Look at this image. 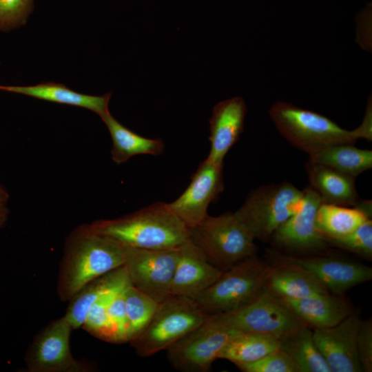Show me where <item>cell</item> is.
<instances>
[{"label": "cell", "mask_w": 372, "mask_h": 372, "mask_svg": "<svg viewBox=\"0 0 372 372\" xmlns=\"http://www.w3.org/2000/svg\"><path fill=\"white\" fill-rule=\"evenodd\" d=\"M124 262L125 247L90 224L79 225L65 241L56 282L59 299L69 301L85 285Z\"/></svg>", "instance_id": "6da1fadb"}, {"label": "cell", "mask_w": 372, "mask_h": 372, "mask_svg": "<svg viewBox=\"0 0 372 372\" xmlns=\"http://www.w3.org/2000/svg\"><path fill=\"white\" fill-rule=\"evenodd\" d=\"M96 232L121 245L145 249L177 248L189 239V230L169 209L156 202L130 214L90 224Z\"/></svg>", "instance_id": "7a4b0ae2"}, {"label": "cell", "mask_w": 372, "mask_h": 372, "mask_svg": "<svg viewBox=\"0 0 372 372\" xmlns=\"http://www.w3.org/2000/svg\"><path fill=\"white\" fill-rule=\"evenodd\" d=\"M269 113L280 134L308 154L327 145L354 144L359 138L365 139L360 126L345 130L322 114L290 103L276 102Z\"/></svg>", "instance_id": "3957f363"}, {"label": "cell", "mask_w": 372, "mask_h": 372, "mask_svg": "<svg viewBox=\"0 0 372 372\" xmlns=\"http://www.w3.org/2000/svg\"><path fill=\"white\" fill-rule=\"evenodd\" d=\"M188 230L189 240L223 271L256 254L255 238L234 212L208 215Z\"/></svg>", "instance_id": "277c9868"}, {"label": "cell", "mask_w": 372, "mask_h": 372, "mask_svg": "<svg viewBox=\"0 0 372 372\" xmlns=\"http://www.w3.org/2000/svg\"><path fill=\"white\" fill-rule=\"evenodd\" d=\"M207 316L194 300L170 295L158 302L147 326L130 343L139 356H151L167 350Z\"/></svg>", "instance_id": "5b68a950"}, {"label": "cell", "mask_w": 372, "mask_h": 372, "mask_svg": "<svg viewBox=\"0 0 372 372\" xmlns=\"http://www.w3.org/2000/svg\"><path fill=\"white\" fill-rule=\"evenodd\" d=\"M303 191L284 181L252 190L234 212L253 237L270 240L276 230L298 209Z\"/></svg>", "instance_id": "8992f818"}, {"label": "cell", "mask_w": 372, "mask_h": 372, "mask_svg": "<svg viewBox=\"0 0 372 372\" xmlns=\"http://www.w3.org/2000/svg\"><path fill=\"white\" fill-rule=\"evenodd\" d=\"M269 265L256 256L223 271L194 300L207 315L236 310L254 300L266 287Z\"/></svg>", "instance_id": "52a82bcc"}, {"label": "cell", "mask_w": 372, "mask_h": 372, "mask_svg": "<svg viewBox=\"0 0 372 372\" xmlns=\"http://www.w3.org/2000/svg\"><path fill=\"white\" fill-rule=\"evenodd\" d=\"M213 316L222 325L235 331L269 333L279 339L306 325L283 298L267 286L248 304Z\"/></svg>", "instance_id": "ba28073f"}, {"label": "cell", "mask_w": 372, "mask_h": 372, "mask_svg": "<svg viewBox=\"0 0 372 372\" xmlns=\"http://www.w3.org/2000/svg\"><path fill=\"white\" fill-rule=\"evenodd\" d=\"M238 333L208 315L203 322L166 350L167 360L181 371H209L224 346Z\"/></svg>", "instance_id": "9c48e42d"}, {"label": "cell", "mask_w": 372, "mask_h": 372, "mask_svg": "<svg viewBox=\"0 0 372 372\" xmlns=\"http://www.w3.org/2000/svg\"><path fill=\"white\" fill-rule=\"evenodd\" d=\"M72 328L65 316L51 321L34 337L25 362L29 372H87L92 367L76 360L70 346Z\"/></svg>", "instance_id": "30bf717a"}, {"label": "cell", "mask_w": 372, "mask_h": 372, "mask_svg": "<svg viewBox=\"0 0 372 372\" xmlns=\"http://www.w3.org/2000/svg\"><path fill=\"white\" fill-rule=\"evenodd\" d=\"M178 247L145 249L125 247V262L133 286L158 302L170 294Z\"/></svg>", "instance_id": "8fae6325"}, {"label": "cell", "mask_w": 372, "mask_h": 372, "mask_svg": "<svg viewBox=\"0 0 372 372\" xmlns=\"http://www.w3.org/2000/svg\"><path fill=\"white\" fill-rule=\"evenodd\" d=\"M302 191L303 197L298 209L276 230L270 239L275 247L291 254L320 252L329 246L316 225V213L322 200L309 185Z\"/></svg>", "instance_id": "7c38bea8"}, {"label": "cell", "mask_w": 372, "mask_h": 372, "mask_svg": "<svg viewBox=\"0 0 372 372\" xmlns=\"http://www.w3.org/2000/svg\"><path fill=\"white\" fill-rule=\"evenodd\" d=\"M223 166L207 158L193 174L183 193L167 203L169 209L188 228L201 223L207 216L208 207L223 191Z\"/></svg>", "instance_id": "4fadbf2b"}, {"label": "cell", "mask_w": 372, "mask_h": 372, "mask_svg": "<svg viewBox=\"0 0 372 372\" xmlns=\"http://www.w3.org/2000/svg\"><path fill=\"white\" fill-rule=\"evenodd\" d=\"M273 258L298 265L312 273L331 293L342 296L350 289L372 279V268L342 258L296 256L271 251Z\"/></svg>", "instance_id": "5bb4252c"}, {"label": "cell", "mask_w": 372, "mask_h": 372, "mask_svg": "<svg viewBox=\"0 0 372 372\" xmlns=\"http://www.w3.org/2000/svg\"><path fill=\"white\" fill-rule=\"evenodd\" d=\"M360 321L352 312L335 326L313 329L314 342L331 372H362L355 344Z\"/></svg>", "instance_id": "9a60e30c"}, {"label": "cell", "mask_w": 372, "mask_h": 372, "mask_svg": "<svg viewBox=\"0 0 372 372\" xmlns=\"http://www.w3.org/2000/svg\"><path fill=\"white\" fill-rule=\"evenodd\" d=\"M222 273L188 239L178 247L170 294L194 300L213 285Z\"/></svg>", "instance_id": "2e32d148"}, {"label": "cell", "mask_w": 372, "mask_h": 372, "mask_svg": "<svg viewBox=\"0 0 372 372\" xmlns=\"http://www.w3.org/2000/svg\"><path fill=\"white\" fill-rule=\"evenodd\" d=\"M247 110L246 103L240 96L225 99L214 107L209 118L211 146L207 160L223 165L226 154L243 131Z\"/></svg>", "instance_id": "e0dca14e"}, {"label": "cell", "mask_w": 372, "mask_h": 372, "mask_svg": "<svg viewBox=\"0 0 372 372\" xmlns=\"http://www.w3.org/2000/svg\"><path fill=\"white\" fill-rule=\"evenodd\" d=\"M276 263L269 265L266 286L282 298L300 299L330 293L323 283L303 267L273 258Z\"/></svg>", "instance_id": "ac0fdd59"}, {"label": "cell", "mask_w": 372, "mask_h": 372, "mask_svg": "<svg viewBox=\"0 0 372 372\" xmlns=\"http://www.w3.org/2000/svg\"><path fill=\"white\" fill-rule=\"evenodd\" d=\"M283 300L306 325L313 329L335 326L353 312L342 296L331 293Z\"/></svg>", "instance_id": "d6986e66"}, {"label": "cell", "mask_w": 372, "mask_h": 372, "mask_svg": "<svg viewBox=\"0 0 372 372\" xmlns=\"http://www.w3.org/2000/svg\"><path fill=\"white\" fill-rule=\"evenodd\" d=\"M305 169L309 186L320 196L322 203L355 207L360 201L355 178L309 161Z\"/></svg>", "instance_id": "ffe728a7"}, {"label": "cell", "mask_w": 372, "mask_h": 372, "mask_svg": "<svg viewBox=\"0 0 372 372\" xmlns=\"http://www.w3.org/2000/svg\"><path fill=\"white\" fill-rule=\"evenodd\" d=\"M131 284L124 265L118 267L85 285L70 300L65 317L72 329L81 327L92 305L102 296Z\"/></svg>", "instance_id": "44dd1931"}, {"label": "cell", "mask_w": 372, "mask_h": 372, "mask_svg": "<svg viewBox=\"0 0 372 372\" xmlns=\"http://www.w3.org/2000/svg\"><path fill=\"white\" fill-rule=\"evenodd\" d=\"M0 90L30 96L34 98L79 106L96 113L100 117L109 112L111 92L102 96L79 93L64 85L54 83H40L32 86H0Z\"/></svg>", "instance_id": "7402d4cb"}, {"label": "cell", "mask_w": 372, "mask_h": 372, "mask_svg": "<svg viewBox=\"0 0 372 372\" xmlns=\"http://www.w3.org/2000/svg\"><path fill=\"white\" fill-rule=\"evenodd\" d=\"M112 140L111 156L116 164H122L139 154L159 155L164 149L161 138H149L127 129L117 121L110 111L101 116Z\"/></svg>", "instance_id": "603a6c76"}, {"label": "cell", "mask_w": 372, "mask_h": 372, "mask_svg": "<svg viewBox=\"0 0 372 372\" xmlns=\"http://www.w3.org/2000/svg\"><path fill=\"white\" fill-rule=\"evenodd\" d=\"M309 161L355 178L372 167V151L353 144H333L309 154Z\"/></svg>", "instance_id": "cb8c5ba5"}, {"label": "cell", "mask_w": 372, "mask_h": 372, "mask_svg": "<svg viewBox=\"0 0 372 372\" xmlns=\"http://www.w3.org/2000/svg\"><path fill=\"white\" fill-rule=\"evenodd\" d=\"M280 349V339L271 334L258 332L239 333L220 351L218 358L235 365L251 362Z\"/></svg>", "instance_id": "d4e9b609"}, {"label": "cell", "mask_w": 372, "mask_h": 372, "mask_svg": "<svg viewBox=\"0 0 372 372\" xmlns=\"http://www.w3.org/2000/svg\"><path fill=\"white\" fill-rule=\"evenodd\" d=\"M280 348L292 358L300 372H331L307 325L281 338Z\"/></svg>", "instance_id": "484cf974"}, {"label": "cell", "mask_w": 372, "mask_h": 372, "mask_svg": "<svg viewBox=\"0 0 372 372\" xmlns=\"http://www.w3.org/2000/svg\"><path fill=\"white\" fill-rule=\"evenodd\" d=\"M371 219L357 207L322 203L318 209L316 225L324 238H339Z\"/></svg>", "instance_id": "4316f807"}, {"label": "cell", "mask_w": 372, "mask_h": 372, "mask_svg": "<svg viewBox=\"0 0 372 372\" xmlns=\"http://www.w3.org/2000/svg\"><path fill=\"white\" fill-rule=\"evenodd\" d=\"M127 320L128 342L147 326L158 302L131 284L123 290Z\"/></svg>", "instance_id": "83f0119b"}, {"label": "cell", "mask_w": 372, "mask_h": 372, "mask_svg": "<svg viewBox=\"0 0 372 372\" xmlns=\"http://www.w3.org/2000/svg\"><path fill=\"white\" fill-rule=\"evenodd\" d=\"M118 290L104 294L93 303L82 324V327L92 335L107 342L115 343L114 333L108 316L107 307L113 294Z\"/></svg>", "instance_id": "f1b7e54d"}, {"label": "cell", "mask_w": 372, "mask_h": 372, "mask_svg": "<svg viewBox=\"0 0 372 372\" xmlns=\"http://www.w3.org/2000/svg\"><path fill=\"white\" fill-rule=\"evenodd\" d=\"M333 245L366 260L372 258V220L367 219L355 230L339 238H324Z\"/></svg>", "instance_id": "f546056e"}, {"label": "cell", "mask_w": 372, "mask_h": 372, "mask_svg": "<svg viewBox=\"0 0 372 372\" xmlns=\"http://www.w3.org/2000/svg\"><path fill=\"white\" fill-rule=\"evenodd\" d=\"M236 366L243 372H300L292 358L280 348L259 360Z\"/></svg>", "instance_id": "4dcf8cb0"}, {"label": "cell", "mask_w": 372, "mask_h": 372, "mask_svg": "<svg viewBox=\"0 0 372 372\" xmlns=\"http://www.w3.org/2000/svg\"><path fill=\"white\" fill-rule=\"evenodd\" d=\"M34 0H0V28L17 26L31 14Z\"/></svg>", "instance_id": "1f68e13d"}, {"label": "cell", "mask_w": 372, "mask_h": 372, "mask_svg": "<svg viewBox=\"0 0 372 372\" xmlns=\"http://www.w3.org/2000/svg\"><path fill=\"white\" fill-rule=\"evenodd\" d=\"M125 287L113 294L107 307L108 316L114 333L115 343L128 342L127 320L123 294Z\"/></svg>", "instance_id": "d6a6232c"}, {"label": "cell", "mask_w": 372, "mask_h": 372, "mask_svg": "<svg viewBox=\"0 0 372 372\" xmlns=\"http://www.w3.org/2000/svg\"><path fill=\"white\" fill-rule=\"evenodd\" d=\"M356 351L362 371H372V320L360 321L356 335Z\"/></svg>", "instance_id": "836d02e7"}, {"label": "cell", "mask_w": 372, "mask_h": 372, "mask_svg": "<svg viewBox=\"0 0 372 372\" xmlns=\"http://www.w3.org/2000/svg\"><path fill=\"white\" fill-rule=\"evenodd\" d=\"M8 209L5 206L0 207V227H1L7 220Z\"/></svg>", "instance_id": "e575fe53"}, {"label": "cell", "mask_w": 372, "mask_h": 372, "mask_svg": "<svg viewBox=\"0 0 372 372\" xmlns=\"http://www.w3.org/2000/svg\"><path fill=\"white\" fill-rule=\"evenodd\" d=\"M8 200V192H6V190L3 189V187H2L0 185V207L5 206Z\"/></svg>", "instance_id": "d590c367"}]
</instances>
